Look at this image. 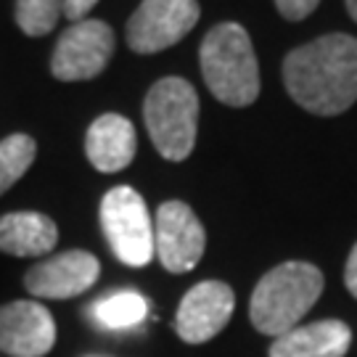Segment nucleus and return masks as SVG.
<instances>
[{"mask_svg": "<svg viewBox=\"0 0 357 357\" xmlns=\"http://www.w3.org/2000/svg\"><path fill=\"white\" fill-rule=\"evenodd\" d=\"M283 85L312 114L347 112L357 101V40L333 32L291 51L283 61Z\"/></svg>", "mask_w": 357, "mask_h": 357, "instance_id": "1", "label": "nucleus"}, {"mask_svg": "<svg viewBox=\"0 0 357 357\" xmlns=\"http://www.w3.org/2000/svg\"><path fill=\"white\" fill-rule=\"evenodd\" d=\"M323 273L310 262H283L265 273L252 291L249 318L259 333L283 336L299 326L323 291Z\"/></svg>", "mask_w": 357, "mask_h": 357, "instance_id": "2", "label": "nucleus"}, {"mask_svg": "<svg viewBox=\"0 0 357 357\" xmlns=\"http://www.w3.org/2000/svg\"><path fill=\"white\" fill-rule=\"evenodd\" d=\"M206 88L225 106H252L259 96V66L249 32L241 24H217L199 48Z\"/></svg>", "mask_w": 357, "mask_h": 357, "instance_id": "3", "label": "nucleus"}, {"mask_svg": "<svg viewBox=\"0 0 357 357\" xmlns=\"http://www.w3.org/2000/svg\"><path fill=\"white\" fill-rule=\"evenodd\" d=\"M143 119L153 149L169 162L188 159L196 146L199 96L183 77L159 79L143 103Z\"/></svg>", "mask_w": 357, "mask_h": 357, "instance_id": "4", "label": "nucleus"}, {"mask_svg": "<svg viewBox=\"0 0 357 357\" xmlns=\"http://www.w3.org/2000/svg\"><path fill=\"white\" fill-rule=\"evenodd\" d=\"M101 228L122 265L146 268L153 259V220L135 188L116 185L103 196Z\"/></svg>", "mask_w": 357, "mask_h": 357, "instance_id": "5", "label": "nucleus"}, {"mask_svg": "<svg viewBox=\"0 0 357 357\" xmlns=\"http://www.w3.org/2000/svg\"><path fill=\"white\" fill-rule=\"evenodd\" d=\"M114 53V32L106 22L82 19L59 38L51 56V72L61 82H79L101 75Z\"/></svg>", "mask_w": 357, "mask_h": 357, "instance_id": "6", "label": "nucleus"}, {"mask_svg": "<svg viewBox=\"0 0 357 357\" xmlns=\"http://www.w3.org/2000/svg\"><path fill=\"white\" fill-rule=\"evenodd\" d=\"M206 249L202 220L185 202H165L153 217V257L169 273H191Z\"/></svg>", "mask_w": 357, "mask_h": 357, "instance_id": "7", "label": "nucleus"}, {"mask_svg": "<svg viewBox=\"0 0 357 357\" xmlns=\"http://www.w3.org/2000/svg\"><path fill=\"white\" fill-rule=\"evenodd\" d=\"M196 22V0H143L128 22V45L135 53H159L180 43Z\"/></svg>", "mask_w": 357, "mask_h": 357, "instance_id": "8", "label": "nucleus"}, {"mask_svg": "<svg viewBox=\"0 0 357 357\" xmlns=\"http://www.w3.org/2000/svg\"><path fill=\"white\" fill-rule=\"evenodd\" d=\"M98 275V257L82 249H72L32 265L24 273V289L35 299H72L93 289Z\"/></svg>", "mask_w": 357, "mask_h": 357, "instance_id": "9", "label": "nucleus"}, {"mask_svg": "<svg viewBox=\"0 0 357 357\" xmlns=\"http://www.w3.org/2000/svg\"><path fill=\"white\" fill-rule=\"evenodd\" d=\"M236 294L222 281H202L180 299L175 331L185 344H204L230 323Z\"/></svg>", "mask_w": 357, "mask_h": 357, "instance_id": "10", "label": "nucleus"}, {"mask_svg": "<svg viewBox=\"0 0 357 357\" xmlns=\"http://www.w3.org/2000/svg\"><path fill=\"white\" fill-rule=\"evenodd\" d=\"M56 347V320L35 299L0 305V355L45 357Z\"/></svg>", "mask_w": 357, "mask_h": 357, "instance_id": "11", "label": "nucleus"}, {"mask_svg": "<svg viewBox=\"0 0 357 357\" xmlns=\"http://www.w3.org/2000/svg\"><path fill=\"white\" fill-rule=\"evenodd\" d=\"M138 138L135 128L128 116L122 114H101L88 128L85 135V153L88 162L98 172H119L135 159Z\"/></svg>", "mask_w": 357, "mask_h": 357, "instance_id": "12", "label": "nucleus"}, {"mask_svg": "<svg viewBox=\"0 0 357 357\" xmlns=\"http://www.w3.org/2000/svg\"><path fill=\"white\" fill-rule=\"evenodd\" d=\"M352 347V331L344 320H315L296 326L270 344V357H344Z\"/></svg>", "mask_w": 357, "mask_h": 357, "instance_id": "13", "label": "nucleus"}, {"mask_svg": "<svg viewBox=\"0 0 357 357\" xmlns=\"http://www.w3.org/2000/svg\"><path fill=\"white\" fill-rule=\"evenodd\" d=\"M59 243V228L43 212H8L0 217V252L11 257H45Z\"/></svg>", "mask_w": 357, "mask_h": 357, "instance_id": "14", "label": "nucleus"}, {"mask_svg": "<svg viewBox=\"0 0 357 357\" xmlns=\"http://www.w3.org/2000/svg\"><path fill=\"white\" fill-rule=\"evenodd\" d=\"M90 310H93V318L101 328L119 331V328L138 326L149 312V302L138 291H114L98 299Z\"/></svg>", "mask_w": 357, "mask_h": 357, "instance_id": "15", "label": "nucleus"}, {"mask_svg": "<svg viewBox=\"0 0 357 357\" xmlns=\"http://www.w3.org/2000/svg\"><path fill=\"white\" fill-rule=\"evenodd\" d=\"M38 156V143L24 132H13L0 141V196L26 175Z\"/></svg>", "mask_w": 357, "mask_h": 357, "instance_id": "16", "label": "nucleus"}, {"mask_svg": "<svg viewBox=\"0 0 357 357\" xmlns=\"http://www.w3.org/2000/svg\"><path fill=\"white\" fill-rule=\"evenodd\" d=\"M66 0H16V24L29 38L48 35L64 16Z\"/></svg>", "mask_w": 357, "mask_h": 357, "instance_id": "17", "label": "nucleus"}, {"mask_svg": "<svg viewBox=\"0 0 357 357\" xmlns=\"http://www.w3.org/2000/svg\"><path fill=\"white\" fill-rule=\"evenodd\" d=\"M320 0H275V8L281 11L283 19H289V22H299V19H305L310 13L318 8Z\"/></svg>", "mask_w": 357, "mask_h": 357, "instance_id": "18", "label": "nucleus"}, {"mask_svg": "<svg viewBox=\"0 0 357 357\" xmlns=\"http://www.w3.org/2000/svg\"><path fill=\"white\" fill-rule=\"evenodd\" d=\"M98 0H66L64 6V16L75 24V22H82L93 8H96Z\"/></svg>", "mask_w": 357, "mask_h": 357, "instance_id": "19", "label": "nucleus"}, {"mask_svg": "<svg viewBox=\"0 0 357 357\" xmlns=\"http://www.w3.org/2000/svg\"><path fill=\"white\" fill-rule=\"evenodd\" d=\"M344 286L347 291L352 294L357 299V243L355 249L349 252V259H347V268H344Z\"/></svg>", "mask_w": 357, "mask_h": 357, "instance_id": "20", "label": "nucleus"}, {"mask_svg": "<svg viewBox=\"0 0 357 357\" xmlns=\"http://www.w3.org/2000/svg\"><path fill=\"white\" fill-rule=\"evenodd\" d=\"M347 8H349V16L357 22V0H347Z\"/></svg>", "mask_w": 357, "mask_h": 357, "instance_id": "21", "label": "nucleus"}]
</instances>
